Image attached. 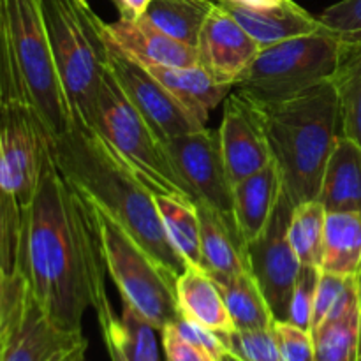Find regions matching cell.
Segmentation results:
<instances>
[{"mask_svg": "<svg viewBox=\"0 0 361 361\" xmlns=\"http://www.w3.org/2000/svg\"><path fill=\"white\" fill-rule=\"evenodd\" d=\"M102 341H104V345H106V351H108L109 361H127L126 356H123V353L120 351V348L116 345V342L113 341L109 335L102 334Z\"/></svg>", "mask_w": 361, "mask_h": 361, "instance_id": "cell-39", "label": "cell"}, {"mask_svg": "<svg viewBox=\"0 0 361 361\" xmlns=\"http://www.w3.org/2000/svg\"><path fill=\"white\" fill-rule=\"evenodd\" d=\"M349 39L319 28L259 49L233 90L257 104L284 101L331 80Z\"/></svg>", "mask_w": 361, "mask_h": 361, "instance_id": "cell-6", "label": "cell"}, {"mask_svg": "<svg viewBox=\"0 0 361 361\" xmlns=\"http://www.w3.org/2000/svg\"><path fill=\"white\" fill-rule=\"evenodd\" d=\"M176 307L180 317L194 321L222 335L235 334L219 286L200 268L187 267L176 279Z\"/></svg>", "mask_w": 361, "mask_h": 361, "instance_id": "cell-21", "label": "cell"}, {"mask_svg": "<svg viewBox=\"0 0 361 361\" xmlns=\"http://www.w3.org/2000/svg\"><path fill=\"white\" fill-rule=\"evenodd\" d=\"M274 334L284 361H317L314 338L309 330L295 326L289 321H275Z\"/></svg>", "mask_w": 361, "mask_h": 361, "instance_id": "cell-33", "label": "cell"}, {"mask_svg": "<svg viewBox=\"0 0 361 361\" xmlns=\"http://www.w3.org/2000/svg\"><path fill=\"white\" fill-rule=\"evenodd\" d=\"M214 0H152L141 18L169 37L196 48L204 18Z\"/></svg>", "mask_w": 361, "mask_h": 361, "instance_id": "cell-27", "label": "cell"}, {"mask_svg": "<svg viewBox=\"0 0 361 361\" xmlns=\"http://www.w3.org/2000/svg\"><path fill=\"white\" fill-rule=\"evenodd\" d=\"M60 361H87V342H83L81 345H78L76 349H73L69 355L63 356Z\"/></svg>", "mask_w": 361, "mask_h": 361, "instance_id": "cell-40", "label": "cell"}, {"mask_svg": "<svg viewBox=\"0 0 361 361\" xmlns=\"http://www.w3.org/2000/svg\"><path fill=\"white\" fill-rule=\"evenodd\" d=\"M111 2H115V0H111Z\"/></svg>", "mask_w": 361, "mask_h": 361, "instance_id": "cell-45", "label": "cell"}, {"mask_svg": "<svg viewBox=\"0 0 361 361\" xmlns=\"http://www.w3.org/2000/svg\"><path fill=\"white\" fill-rule=\"evenodd\" d=\"M109 71L162 143L204 129L178 99L143 66L109 46Z\"/></svg>", "mask_w": 361, "mask_h": 361, "instance_id": "cell-11", "label": "cell"}, {"mask_svg": "<svg viewBox=\"0 0 361 361\" xmlns=\"http://www.w3.org/2000/svg\"><path fill=\"white\" fill-rule=\"evenodd\" d=\"M106 261L90 203L49 157L21 215L16 271L55 326L81 334V321L106 295Z\"/></svg>", "mask_w": 361, "mask_h": 361, "instance_id": "cell-1", "label": "cell"}, {"mask_svg": "<svg viewBox=\"0 0 361 361\" xmlns=\"http://www.w3.org/2000/svg\"><path fill=\"white\" fill-rule=\"evenodd\" d=\"M284 194L282 176L274 161L261 171L235 183L233 210L243 245L254 242L267 229Z\"/></svg>", "mask_w": 361, "mask_h": 361, "instance_id": "cell-17", "label": "cell"}, {"mask_svg": "<svg viewBox=\"0 0 361 361\" xmlns=\"http://www.w3.org/2000/svg\"><path fill=\"white\" fill-rule=\"evenodd\" d=\"M254 104L263 116L271 159L293 207L317 200L326 162L342 136L334 83L328 80L284 101Z\"/></svg>", "mask_w": 361, "mask_h": 361, "instance_id": "cell-3", "label": "cell"}, {"mask_svg": "<svg viewBox=\"0 0 361 361\" xmlns=\"http://www.w3.org/2000/svg\"><path fill=\"white\" fill-rule=\"evenodd\" d=\"M355 302H358V279L321 270L316 303H314L312 328L319 326L328 317L341 314Z\"/></svg>", "mask_w": 361, "mask_h": 361, "instance_id": "cell-30", "label": "cell"}, {"mask_svg": "<svg viewBox=\"0 0 361 361\" xmlns=\"http://www.w3.org/2000/svg\"><path fill=\"white\" fill-rule=\"evenodd\" d=\"M95 312L101 331L116 342L127 361H161L157 341V334L161 331L129 303H123L120 317L113 312L108 298L95 307Z\"/></svg>", "mask_w": 361, "mask_h": 361, "instance_id": "cell-22", "label": "cell"}, {"mask_svg": "<svg viewBox=\"0 0 361 361\" xmlns=\"http://www.w3.org/2000/svg\"><path fill=\"white\" fill-rule=\"evenodd\" d=\"M356 279H358V298H360V312H361V270Z\"/></svg>", "mask_w": 361, "mask_h": 361, "instance_id": "cell-41", "label": "cell"}, {"mask_svg": "<svg viewBox=\"0 0 361 361\" xmlns=\"http://www.w3.org/2000/svg\"><path fill=\"white\" fill-rule=\"evenodd\" d=\"M328 30L348 39H361V0H341L319 14Z\"/></svg>", "mask_w": 361, "mask_h": 361, "instance_id": "cell-34", "label": "cell"}, {"mask_svg": "<svg viewBox=\"0 0 361 361\" xmlns=\"http://www.w3.org/2000/svg\"><path fill=\"white\" fill-rule=\"evenodd\" d=\"M85 341L81 334L60 330L28 293L0 338V361H60Z\"/></svg>", "mask_w": 361, "mask_h": 361, "instance_id": "cell-13", "label": "cell"}, {"mask_svg": "<svg viewBox=\"0 0 361 361\" xmlns=\"http://www.w3.org/2000/svg\"><path fill=\"white\" fill-rule=\"evenodd\" d=\"M102 242L106 268L123 303H129L159 331L180 317L176 307L178 275L152 257L118 222L90 204Z\"/></svg>", "mask_w": 361, "mask_h": 361, "instance_id": "cell-7", "label": "cell"}, {"mask_svg": "<svg viewBox=\"0 0 361 361\" xmlns=\"http://www.w3.org/2000/svg\"><path fill=\"white\" fill-rule=\"evenodd\" d=\"M143 66L178 99L180 104L201 126H207L210 113L221 102H224L235 88L215 80L200 63L189 67L148 66V63H143Z\"/></svg>", "mask_w": 361, "mask_h": 361, "instance_id": "cell-18", "label": "cell"}, {"mask_svg": "<svg viewBox=\"0 0 361 361\" xmlns=\"http://www.w3.org/2000/svg\"><path fill=\"white\" fill-rule=\"evenodd\" d=\"M217 130L233 183L242 182L274 161L259 108L240 92L233 90L224 101Z\"/></svg>", "mask_w": 361, "mask_h": 361, "instance_id": "cell-12", "label": "cell"}, {"mask_svg": "<svg viewBox=\"0 0 361 361\" xmlns=\"http://www.w3.org/2000/svg\"><path fill=\"white\" fill-rule=\"evenodd\" d=\"M358 361H361V351H360V360Z\"/></svg>", "mask_w": 361, "mask_h": 361, "instance_id": "cell-44", "label": "cell"}, {"mask_svg": "<svg viewBox=\"0 0 361 361\" xmlns=\"http://www.w3.org/2000/svg\"><path fill=\"white\" fill-rule=\"evenodd\" d=\"M317 361H358L361 351L360 298L310 330Z\"/></svg>", "mask_w": 361, "mask_h": 361, "instance_id": "cell-26", "label": "cell"}, {"mask_svg": "<svg viewBox=\"0 0 361 361\" xmlns=\"http://www.w3.org/2000/svg\"><path fill=\"white\" fill-rule=\"evenodd\" d=\"M27 295V284L20 274L7 275L0 267V338L9 324L11 317Z\"/></svg>", "mask_w": 361, "mask_h": 361, "instance_id": "cell-37", "label": "cell"}, {"mask_svg": "<svg viewBox=\"0 0 361 361\" xmlns=\"http://www.w3.org/2000/svg\"><path fill=\"white\" fill-rule=\"evenodd\" d=\"M90 127L108 141L152 192L178 196L196 204L192 190L176 171L166 145L123 94L109 67L99 88Z\"/></svg>", "mask_w": 361, "mask_h": 361, "instance_id": "cell-5", "label": "cell"}, {"mask_svg": "<svg viewBox=\"0 0 361 361\" xmlns=\"http://www.w3.org/2000/svg\"><path fill=\"white\" fill-rule=\"evenodd\" d=\"M162 349H164L166 361H221L204 351L200 345L185 341L182 335L176 331L175 324H168L161 331Z\"/></svg>", "mask_w": 361, "mask_h": 361, "instance_id": "cell-36", "label": "cell"}, {"mask_svg": "<svg viewBox=\"0 0 361 361\" xmlns=\"http://www.w3.org/2000/svg\"><path fill=\"white\" fill-rule=\"evenodd\" d=\"M321 270L358 277L361 270V212H331L326 215Z\"/></svg>", "mask_w": 361, "mask_h": 361, "instance_id": "cell-23", "label": "cell"}, {"mask_svg": "<svg viewBox=\"0 0 361 361\" xmlns=\"http://www.w3.org/2000/svg\"><path fill=\"white\" fill-rule=\"evenodd\" d=\"M221 6L245 28L261 49L323 28L319 18L312 16L295 0H284L275 6H245L226 0Z\"/></svg>", "mask_w": 361, "mask_h": 361, "instance_id": "cell-16", "label": "cell"}, {"mask_svg": "<svg viewBox=\"0 0 361 361\" xmlns=\"http://www.w3.org/2000/svg\"><path fill=\"white\" fill-rule=\"evenodd\" d=\"M164 145L178 175L192 190L196 204L203 203L217 212L238 235L233 210L235 183L226 168L219 130L204 127L196 133L173 137Z\"/></svg>", "mask_w": 361, "mask_h": 361, "instance_id": "cell-9", "label": "cell"}, {"mask_svg": "<svg viewBox=\"0 0 361 361\" xmlns=\"http://www.w3.org/2000/svg\"><path fill=\"white\" fill-rule=\"evenodd\" d=\"M326 215L328 212L317 200L305 201L293 208L288 236L302 264L321 268Z\"/></svg>", "mask_w": 361, "mask_h": 361, "instance_id": "cell-29", "label": "cell"}, {"mask_svg": "<svg viewBox=\"0 0 361 361\" xmlns=\"http://www.w3.org/2000/svg\"><path fill=\"white\" fill-rule=\"evenodd\" d=\"M162 228L185 267L201 270V222L192 201L168 194H154Z\"/></svg>", "mask_w": 361, "mask_h": 361, "instance_id": "cell-24", "label": "cell"}, {"mask_svg": "<svg viewBox=\"0 0 361 361\" xmlns=\"http://www.w3.org/2000/svg\"><path fill=\"white\" fill-rule=\"evenodd\" d=\"M173 324H175L176 331H178L185 341L200 345V348H203L204 351L214 355L217 360L224 358L226 353L229 351L228 342H226V337H228V335L217 334V331L210 330V328L207 326H201V324L185 319V317H178Z\"/></svg>", "mask_w": 361, "mask_h": 361, "instance_id": "cell-35", "label": "cell"}, {"mask_svg": "<svg viewBox=\"0 0 361 361\" xmlns=\"http://www.w3.org/2000/svg\"><path fill=\"white\" fill-rule=\"evenodd\" d=\"M229 356H231V361H243L242 358H240V356H236L235 353H231V351H229Z\"/></svg>", "mask_w": 361, "mask_h": 361, "instance_id": "cell-42", "label": "cell"}, {"mask_svg": "<svg viewBox=\"0 0 361 361\" xmlns=\"http://www.w3.org/2000/svg\"><path fill=\"white\" fill-rule=\"evenodd\" d=\"M293 208L295 207L284 192L267 229L245 245L250 271L259 284L275 321H288L293 288L302 270V263L288 236Z\"/></svg>", "mask_w": 361, "mask_h": 361, "instance_id": "cell-10", "label": "cell"}, {"mask_svg": "<svg viewBox=\"0 0 361 361\" xmlns=\"http://www.w3.org/2000/svg\"><path fill=\"white\" fill-rule=\"evenodd\" d=\"M63 178L90 204L118 222L152 257L175 275L185 270L166 236L154 192L130 171L108 141L83 122H74L49 147Z\"/></svg>", "mask_w": 361, "mask_h": 361, "instance_id": "cell-2", "label": "cell"}, {"mask_svg": "<svg viewBox=\"0 0 361 361\" xmlns=\"http://www.w3.org/2000/svg\"><path fill=\"white\" fill-rule=\"evenodd\" d=\"M228 349L243 361H284L274 328L252 331H235L226 337Z\"/></svg>", "mask_w": 361, "mask_h": 361, "instance_id": "cell-32", "label": "cell"}, {"mask_svg": "<svg viewBox=\"0 0 361 361\" xmlns=\"http://www.w3.org/2000/svg\"><path fill=\"white\" fill-rule=\"evenodd\" d=\"M49 147L48 133L28 106H0V194L14 197L21 210L34 200Z\"/></svg>", "mask_w": 361, "mask_h": 361, "instance_id": "cell-8", "label": "cell"}, {"mask_svg": "<svg viewBox=\"0 0 361 361\" xmlns=\"http://www.w3.org/2000/svg\"><path fill=\"white\" fill-rule=\"evenodd\" d=\"M152 0H115V7L118 9L120 18H127V20H140L148 9Z\"/></svg>", "mask_w": 361, "mask_h": 361, "instance_id": "cell-38", "label": "cell"}, {"mask_svg": "<svg viewBox=\"0 0 361 361\" xmlns=\"http://www.w3.org/2000/svg\"><path fill=\"white\" fill-rule=\"evenodd\" d=\"M224 2H226V0H224Z\"/></svg>", "mask_w": 361, "mask_h": 361, "instance_id": "cell-46", "label": "cell"}, {"mask_svg": "<svg viewBox=\"0 0 361 361\" xmlns=\"http://www.w3.org/2000/svg\"><path fill=\"white\" fill-rule=\"evenodd\" d=\"M259 46L245 28L215 2L204 18L197 37V63L217 81L235 87L259 53Z\"/></svg>", "mask_w": 361, "mask_h": 361, "instance_id": "cell-14", "label": "cell"}, {"mask_svg": "<svg viewBox=\"0 0 361 361\" xmlns=\"http://www.w3.org/2000/svg\"><path fill=\"white\" fill-rule=\"evenodd\" d=\"M201 222V270L214 282L250 271L245 245L224 219L203 203H197Z\"/></svg>", "mask_w": 361, "mask_h": 361, "instance_id": "cell-19", "label": "cell"}, {"mask_svg": "<svg viewBox=\"0 0 361 361\" xmlns=\"http://www.w3.org/2000/svg\"><path fill=\"white\" fill-rule=\"evenodd\" d=\"M342 116V134L361 145V39H349L331 76Z\"/></svg>", "mask_w": 361, "mask_h": 361, "instance_id": "cell-28", "label": "cell"}, {"mask_svg": "<svg viewBox=\"0 0 361 361\" xmlns=\"http://www.w3.org/2000/svg\"><path fill=\"white\" fill-rule=\"evenodd\" d=\"M215 284L221 289L226 309L236 331L274 328L275 316L252 271H243L236 277L226 279Z\"/></svg>", "mask_w": 361, "mask_h": 361, "instance_id": "cell-25", "label": "cell"}, {"mask_svg": "<svg viewBox=\"0 0 361 361\" xmlns=\"http://www.w3.org/2000/svg\"><path fill=\"white\" fill-rule=\"evenodd\" d=\"M41 9L73 123L90 126L109 66L104 21L87 0H41Z\"/></svg>", "mask_w": 361, "mask_h": 361, "instance_id": "cell-4", "label": "cell"}, {"mask_svg": "<svg viewBox=\"0 0 361 361\" xmlns=\"http://www.w3.org/2000/svg\"><path fill=\"white\" fill-rule=\"evenodd\" d=\"M104 35L109 46L136 62L166 67H189L197 63V51L194 46L169 37L143 18H118L113 23L104 21Z\"/></svg>", "mask_w": 361, "mask_h": 361, "instance_id": "cell-15", "label": "cell"}, {"mask_svg": "<svg viewBox=\"0 0 361 361\" xmlns=\"http://www.w3.org/2000/svg\"><path fill=\"white\" fill-rule=\"evenodd\" d=\"M321 268L302 264L298 277H296L295 288H293L291 303H289L288 321L295 326L309 330L312 328L314 303H316L317 284H319Z\"/></svg>", "mask_w": 361, "mask_h": 361, "instance_id": "cell-31", "label": "cell"}, {"mask_svg": "<svg viewBox=\"0 0 361 361\" xmlns=\"http://www.w3.org/2000/svg\"><path fill=\"white\" fill-rule=\"evenodd\" d=\"M221 361H231V356H229V351L226 353V355H224V358H222Z\"/></svg>", "mask_w": 361, "mask_h": 361, "instance_id": "cell-43", "label": "cell"}, {"mask_svg": "<svg viewBox=\"0 0 361 361\" xmlns=\"http://www.w3.org/2000/svg\"><path fill=\"white\" fill-rule=\"evenodd\" d=\"M317 201L328 214L361 212V145L344 134L328 159Z\"/></svg>", "mask_w": 361, "mask_h": 361, "instance_id": "cell-20", "label": "cell"}]
</instances>
